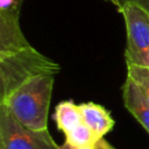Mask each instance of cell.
<instances>
[{"label": "cell", "mask_w": 149, "mask_h": 149, "mask_svg": "<svg viewBox=\"0 0 149 149\" xmlns=\"http://www.w3.org/2000/svg\"><path fill=\"white\" fill-rule=\"evenodd\" d=\"M54 83L52 74L31 78L0 104H3L23 126L35 130L48 129V112Z\"/></svg>", "instance_id": "1"}, {"label": "cell", "mask_w": 149, "mask_h": 149, "mask_svg": "<svg viewBox=\"0 0 149 149\" xmlns=\"http://www.w3.org/2000/svg\"><path fill=\"white\" fill-rule=\"evenodd\" d=\"M61 65L34 47L13 52H0V102L31 78L56 76Z\"/></svg>", "instance_id": "2"}, {"label": "cell", "mask_w": 149, "mask_h": 149, "mask_svg": "<svg viewBox=\"0 0 149 149\" xmlns=\"http://www.w3.org/2000/svg\"><path fill=\"white\" fill-rule=\"evenodd\" d=\"M118 10L126 24V63L149 66V12L132 1L123 2Z\"/></svg>", "instance_id": "3"}, {"label": "cell", "mask_w": 149, "mask_h": 149, "mask_svg": "<svg viewBox=\"0 0 149 149\" xmlns=\"http://www.w3.org/2000/svg\"><path fill=\"white\" fill-rule=\"evenodd\" d=\"M0 149H61L48 129L35 130L20 123L0 104Z\"/></svg>", "instance_id": "4"}, {"label": "cell", "mask_w": 149, "mask_h": 149, "mask_svg": "<svg viewBox=\"0 0 149 149\" xmlns=\"http://www.w3.org/2000/svg\"><path fill=\"white\" fill-rule=\"evenodd\" d=\"M30 45L20 27V9H0V52H13Z\"/></svg>", "instance_id": "5"}, {"label": "cell", "mask_w": 149, "mask_h": 149, "mask_svg": "<svg viewBox=\"0 0 149 149\" xmlns=\"http://www.w3.org/2000/svg\"><path fill=\"white\" fill-rule=\"evenodd\" d=\"M122 99L128 112L149 134V102L139 86L128 76L122 85Z\"/></svg>", "instance_id": "6"}, {"label": "cell", "mask_w": 149, "mask_h": 149, "mask_svg": "<svg viewBox=\"0 0 149 149\" xmlns=\"http://www.w3.org/2000/svg\"><path fill=\"white\" fill-rule=\"evenodd\" d=\"M79 107L84 123L92 130L98 141L113 129L115 123L114 119L112 118L109 111H107L104 106L88 101L79 104Z\"/></svg>", "instance_id": "7"}, {"label": "cell", "mask_w": 149, "mask_h": 149, "mask_svg": "<svg viewBox=\"0 0 149 149\" xmlns=\"http://www.w3.org/2000/svg\"><path fill=\"white\" fill-rule=\"evenodd\" d=\"M54 120L56 121L57 128L64 134L71 132L73 128L84 122L79 105H76L72 100L61 101L56 106Z\"/></svg>", "instance_id": "8"}, {"label": "cell", "mask_w": 149, "mask_h": 149, "mask_svg": "<svg viewBox=\"0 0 149 149\" xmlns=\"http://www.w3.org/2000/svg\"><path fill=\"white\" fill-rule=\"evenodd\" d=\"M65 142L77 148H94L98 142L92 130L83 122L65 134Z\"/></svg>", "instance_id": "9"}, {"label": "cell", "mask_w": 149, "mask_h": 149, "mask_svg": "<svg viewBox=\"0 0 149 149\" xmlns=\"http://www.w3.org/2000/svg\"><path fill=\"white\" fill-rule=\"evenodd\" d=\"M127 76L134 80L149 102V66L127 64Z\"/></svg>", "instance_id": "10"}, {"label": "cell", "mask_w": 149, "mask_h": 149, "mask_svg": "<svg viewBox=\"0 0 149 149\" xmlns=\"http://www.w3.org/2000/svg\"><path fill=\"white\" fill-rule=\"evenodd\" d=\"M95 149H115V148L112 147V144H109V143L102 137V139H100V140L97 142Z\"/></svg>", "instance_id": "11"}, {"label": "cell", "mask_w": 149, "mask_h": 149, "mask_svg": "<svg viewBox=\"0 0 149 149\" xmlns=\"http://www.w3.org/2000/svg\"><path fill=\"white\" fill-rule=\"evenodd\" d=\"M121 3L123 2H127V1H132V2H136L139 3L140 6H142L143 8H146L148 12H149V0H120Z\"/></svg>", "instance_id": "12"}, {"label": "cell", "mask_w": 149, "mask_h": 149, "mask_svg": "<svg viewBox=\"0 0 149 149\" xmlns=\"http://www.w3.org/2000/svg\"><path fill=\"white\" fill-rule=\"evenodd\" d=\"M59 147H61V149H94V148H77V147H73V146H71V144H69L66 142H64Z\"/></svg>", "instance_id": "13"}, {"label": "cell", "mask_w": 149, "mask_h": 149, "mask_svg": "<svg viewBox=\"0 0 149 149\" xmlns=\"http://www.w3.org/2000/svg\"><path fill=\"white\" fill-rule=\"evenodd\" d=\"M105 1L111 2V3H112V5H114V6H115L118 9H119V8L122 6V3H121V1H120V0H105Z\"/></svg>", "instance_id": "14"}, {"label": "cell", "mask_w": 149, "mask_h": 149, "mask_svg": "<svg viewBox=\"0 0 149 149\" xmlns=\"http://www.w3.org/2000/svg\"><path fill=\"white\" fill-rule=\"evenodd\" d=\"M23 1H24V0H23Z\"/></svg>", "instance_id": "15"}]
</instances>
